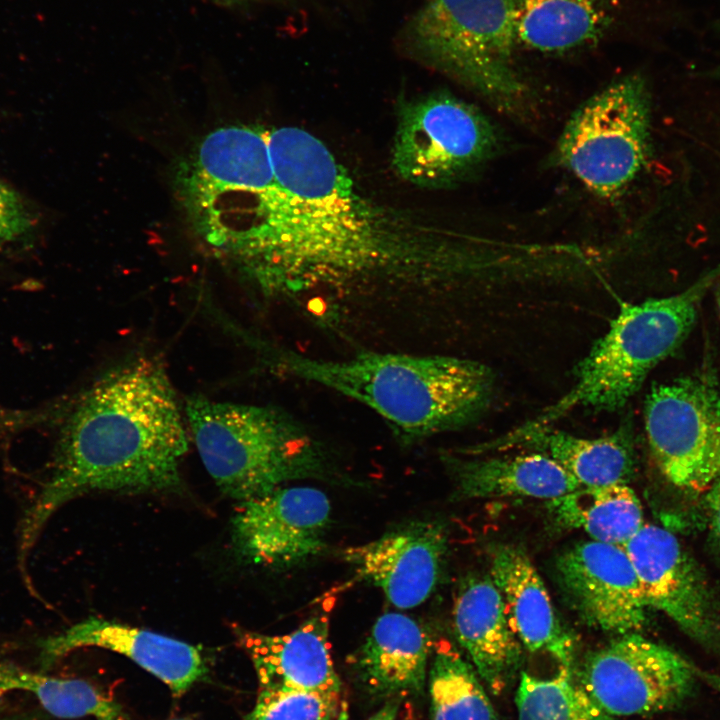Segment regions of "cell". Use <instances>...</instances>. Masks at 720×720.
<instances>
[{"instance_id": "cell-24", "label": "cell", "mask_w": 720, "mask_h": 720, "mask_svg": "<svg viewBox=\"0 0 720 720\" xmlns=\"http://www.w3.org/2000/svg\"><path fill=\"white\" fill-rule=\"evenodd\" d=\"M427 680L431 720H499L475 668L448 641L433 644Z\"/></svg>"}, {"instance_id": "cell-11", "label": "cell", "mask_w": 720, "mask_h": 720, "mask_svg": "<svg viewBox=\"0 0 720 720\" xmlns=\"http://www.w3.org/2000/svg\"><path fill=\"white\" fill-rule=\"evenodd\" d=\"M240 504L232 518V543L241 560L287 568L324 549L331 504L321 490L281 486Z\"/></svg>"}, {"instance_id": "cell-33", "label": "cell", "mask_w": 720, "mask_h": 720, "mask_svg": "<svg viewBox=\"0 0 720 720\" xmlns=\"http://www.w3.org/2000/svg\"><path fill=\"white\" fill-rule=\"evenodd\" d=\"M170 720H188V719H185V718H174V719H170Z\"/></svg>"}, {"instance_id": "cell-12", "label": "cell", "mask_w": 720, "mask_h": 720, "mask_svg": "<svg viewBox=\"0 0 720 720\" xmlns=\"http://www.w3.org/2000/svg\"><path fill=\"white\" fill-rule=\"evenodd\" d=\"M645 602L705 646L720 645V617L701 569L674 534L643 524L623 545Z\"/></svg>"}, {"instance_id": "cell-19", "label": "cell", "mask_w": 720, "mask_h": 720, "mask_svg": "<svg viewBox=\"0 0 720 720\" xmlns=\"http://www.w3.org/2000/svg\"><path fill=\"white\" fill-rule=\"evenodd\" d=\"M432 649L429 635L417 621L389 612L376 620L351 664L370 694L401 698L423 690Z\"/></svg>"}, {"instance_id": "cell-17", "label": "cell", "mask_w": 720, "mask_h": 720, "mask_svg": "<svg viewBox=\"0 0 720 720\" xmlns=\"http://www.w3.org/2000/svg\"><path fill=\"white\" fill-rule=\"evenodd\" d=\"M490 577L499 589L509 623L523 649L550 656L558 667L575 669L576 641L561 624L544 582L518 546L498 545Z\"/></svg>"}, {"instance_id": "cell-2", "label": "cell", "mask_w": 720, "mask_h": 720, "mask_svg": "<svg viewBox=\"0 0 720 720\" xmlns=\"http://www.w3.org/2000/svg\"><path fill=\"white\" fill-rule=\"evenodd\" d=\"M183 424L174 388L157 361L134 360L91 385L65 419L50 475L21 519L20 566L51 516L75 497L178 488L188 451Z\"/></svg>"}, {"instance_id": "cell-4", "label": "cell", "mask_w": 720, "mask_h": 720, "mask_svg": "<svg viewBox=\"0 0 720 720\" xmlns=\"http://www.w3.org/2000/svg\"><path fill=\"white\" fill-rule=\"evenodd\" d=\"M185 414L207 472L240 502L290 481L338 475L320 440L280 408L195 395L186 401Z\"/></svg>"}, {"instance_id": "cell-3", "label": "cell", "mask_w": 720, "mask_h": 720, "mask_svg": "<svg viewBox=\"0 0 720 720\" xmlns=\"http://www.w3.org/2000/svg\"><path fill=\"white\" fill-rule=\"evenodd\" d=\"M272 359L283 373L364 405L406 443L472 424L495 388L487 365L448 355L366 351L324 359L277 349Z\"/></svg>"}, {"instance_id": "cell-22", "label": "cell", "mask_w": 720, "mask_h": 720, "mask_svg": "<svg viewBox=\"0 0 720 720\" xmlns=\"http://www.w3.org/2000/svg\"><path fill=\"white\" fill-rule=\"evenodd\" d=\"M555 524L584 531L591 540L623 546L643 526V509L628 484L581 486L547 501Z\"/></svg>"}, {"instance_id": "cell-14", "label": "cell", "mask_w": 720, "mask_h": 720, "mask_svg": "<svg viewBox=\"0 0 720 720\" xmlns=\"http://www.w3.org/2000/svg\"><path fill=\"white\" fill-rule=\"evenodd\" d=\"M445 529L414 522L364 544L347 547L343 559L356 576L378 587L391 604L419 606L433 593L447 552Z\"/></svg>"}, {"instance_id": "cell-10", "label": "cell", "mask_w": 720, "mask_h": 720, "mask_svg": "<svg viewBox=\"0 0 720 720\" xmlns=\"http://www.w3.org/2000/svg\"><path fill=\"white\" fill-rule=\"evenodd\" d=\"M590 697L613 717L679 708L695 693L699 670L665 645L638 633L620 635L575 668Z\"/></svg>"}, {"instance_id": "cell-20", "label": "cell", "mask_w": 720, "mask_h": 720, "mask_svg": "<svg viewBox=\"0 0 720 720\" xmlns=\"http://www.w3.org/2000/svg\"><path fill=\"white\" fill-rule=\"evenodd\" d=\"M466 455H443L457 498L527 497L548 501L583 486L561 465L541 453Z\"/></svg>"}, {"instance_id": "cell-16", "label": "cell", "mask_w": 720, "mask_h": 720, "mask_svg": "<svg viewBox=\"0 0 720 720\" xmlns=\"http://www.w3.org/2000/svg\"><path fill=\"white\" fill-rule=\"evenodd\" d=\"M331 605L318 609L286 634L237 631L238 642L254 666L260 691L340 694L341 682L329 642Z\"/></svg>"}, {"instance_id": "cell-15", "label": "cell", "mask_w": 720, "mask_h": 720, "mask_svg": "<svg viewBox=\"0 0 720 720\" xmlns=\"http://www.w3.org/2000/svg\"><path fill=\"white\" fill-rule=\"evenodd\" d=\"M45 667L76 649L96 647L128 657L164 682L176 696L207 674L201 651L186 642L150 630L90 617L40 641Z\"/></svg>"}, {"instance_id": "cell-9", "label": "cell", "mask_w": 720, "mask_h": 720, "mask_svg": "<svg viewBox=\"0 0 720 720\" xmlns=\"http://www.w3.org/2000/svg\"><path fill=\"white\" fill-rule=\"evenodd\" d=\"M644 421L656 464L673 486L705 493L720 478V382L688 376L654 385Z\"/></svg>"}, {"instance_id": "cell-18", "label": "cell", "mask_w": 720, "mask_h": 720, "mask_svg": "<svg viewBox=\"0 0 720 720\" xmlns=\"http://www.w3.org/2000/svg\"><path fill=\"white\" fill-rule=\"evenodd\" d=\"M453 619L457 640L479 677L492 694H502L519 672L523 647L490 576L470 578L461 586Z\"/></svg>"}, {"instance_id": "cell-21", "label": "cell", "mask_w": 720, "mask_h": 720, "mask_svg": "<svg viewBox=\"0 0 720 720\" xmlns=\"http://www.w3.org/2000/svg\"><path fill=\"white\" fill-rule=\"evenodd\" d=\"M517 447L550 457L583 486L627 484L636 467L632 437L625 427L606 436L583 438L547 426L509 441L495 452Z\"/></svg>"}, {"instance_id": "cell-6", "label": "cell", "mask_w": 720, "mask_h": 720, "mask_svg": "<svg viewBox=\"0 0 720 720\" xmlns=\"http://www.w3.org/2000/svg\"><path fill=\"white\" fill-rule=\"evenodd\" d=\"M519 0H426L413 27L434 65L496 105H520L524 85L512 64Z\"/></svg>"}, {"instance_id": "cell-31", "label": "cell", "mask_w": 720, "mask_h": 720, "mask_svg": "<svg viewBox=\"0 0 720 720\" xmlns=\"http://www.w3.org/2000/svg\"><path fill=\"white\" fill-rule=\"evenodd\" d=\"M699 677L700 679H704L707 681L711 686L718 689L720 691V676L714 675V674H708L705 672H702L699 670Z\"/></svg>"}, {"instance_id": "cell-1", "label": "cell", "mask_w": 720, "mask_h": 720, "mask_svg": "<svg viewBox=\"0 0 720 720\" xmlns=\"http://www.w3.org/2000/svg\"><path fill=\"white\" fill-rule=\"evenodd\" d=\"M280 184L270 265L273 297L328 308L330 297L438 289L448 269L440 230L369 198L328 147L295 126L267 130Z\"/></svg>"}, {"instance_id": "cell-7", "label": "cell", "mask_w": 720, "mask_h": 720, "mask_svg": "<svg viewBox=\"0 0 720 720\" xmlns=\"http://www.w3.org/2000/svg\"><path fill=\"white\" fill-rule=\"evenodd\" d=\"M650 131L646 81L630 74L611 82L573 112L557 141L555 157L593 194L614 199L645 166Z\"/></svg>"}, {"instance_id": "cell-29", "label": "cell", "mask_w": 720, "mask_h": 720, "mask_svg": "<svg viewBox=\"0 0 720 720\" xmlns=\"http://www.w3.org/2000/svg\"><path fill=\"white\" fill-rule=\"evenodd\" d=\"M705 493L709 529L713 540L720 549V478Z\"/></svg>"}, {"instance_id": "cell-13", "label": "cell", "mask_w": 720, "mask_h": 720, "mask_svg": "<svg viewBox=\"0 0 720 720\" xmlns=\"http://www.w3.org/2000/svg\"><path fill=\"white\" fill-rule=\"evenodd\" d=\"M555 571L568 603L586 625L618 636L645 626L648 606L623 546L579 542L559 555Z\"/></svg>"}, {"instance_id": "cell-32", "label": "cell", "mask_w": 720, "mask_h": 720, "mask_svg": "<svg viewBox=\"0 0 720 720\" xmlns=\"http://www.w3.org/2000/svg\"><path fill=\"white\" fill-rule=\"evenodd\" d=\"M714 72H715L716 76L720 78V64L716 67Z\"/></svg>"}, {"instance_id": "cell-34", "label": "cell", "mask_w": 720, "mask_h": 720, "mask_svg": "<svg viewBox=\"0 0 720 720\" xmlns=\"http://www.w3.org/2000/svg\"><path fill=\"white\" fill-rule=\"evenodd\" d=\"M404 720H412V719H404Z\"/></svg>"}, {"instance_id": "cell-5", "label": "cell", "mask_w": 720, "mask_h": 720, "mask_svg": "<svg viewBox=\"0 0 720 720\" xmlns=\"http://www.w3.org/2000/svg\"><path fill=\"white\" fill-rule=\"evenodd\" d=\"M713 279L711 274L677 295L622 305L607 332L574 367L570 389L499 440L509 442L552 426L578 407L606 412L623 408L648 373L687 337L698 303Z\"/></svg>"}, {"instance_id": "cell-30", "label": "cell", "mask_w": 720, "mask_h": 720, "mask_svg": "<svg viewBox=\"0 0 720 720\" xmlns=\"http://www.w3.org/2000/svg\"><path fill=\"white\" fill-rule=\"evenodd\" d=\"M400 698L390 699L381 709L367 720H397Z\"/></svg>"}, {"instance_id": "cell-28", "label": "cell", "mask_w": 720, "mask_h": 720, "mask_svg": "<svg viewBox=\"0 0 720 720\" xmlns=\"http://www.w3.org/2000/svg\"><path fill=\"white\" fill-rule=\"evenodd\" d=\"M31 226L32 217L20 195L0 180V242L16 240Z\"/></svg>"}, {"instance_id": "cell-23", "label": "cell", "mask_w": 720, "mask_h": 720, "mask_svg": "<svg viewBox=\"0 0 720 720\" xmlns=\"http://www.w3.org/2000/svg\"><path fill=\"white\" fill-rule=\"evenodd\" d=\"M608 15L598 0H519L516 40L542 52H559L600 37Z\"/></svg>"}, {"instance_id": "cell-8", "label": "cell", "mask_w": 720, "mask_h": 720, "mask_svg": "<svg viewBox=\"0 0 720 720\" xmlns=\"http://www.w3.org/2000/svg\"><path fill=\"white\" fill-rule=\"evenodd\" d=\"M498 144L494 124L476 106L436 92L400 105L391 166L416 187L449 188L485 165Z\"/></svg>"}, {"instance_id": "cell-25", "label": "cell", "mask_w": 720, "mask_h": 720, "mask_svg": "<svg viewBox=\"0 0 720 720\" xmlns=\"http://www.w3.org/2000/svg\"><path fill=\"white\" fill-rule=\"evenodd\" d=\"M16 691L32 694L45 710L59 718L126 720L121 705L87 681L59 678L0 661V697Z\"/></svg>"}, {"instance_id": "cell-26", "label": "cell", "mask_w": 720, "mask_h": 720, "mask_svg": "<svg viewBox=\"0 0 720 720\" xmlns=\"http://www.w3.org/2000/svg\"><path fill=\"white\" fill-rule=\"evenodd\" d=\"M515 706L517 720H616L585 691L575 669L567 667L549 677L521 672Z\"/></svg>"}, {"instance_id": "cell-27", "label": "cell", "mask_w": 720, "mask_h": 720, "mask_svg": "<svg viewBox=\"0 0 720 720\" xmlns=\"http://www.w3.org/2000/svg\"><path fill=\"white\" fill-rule=\"evenodd\" d=\"M339 695L306 691H259L244 720H336Z\"/></svg>"}]
</instances>
